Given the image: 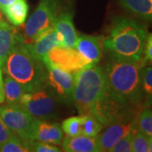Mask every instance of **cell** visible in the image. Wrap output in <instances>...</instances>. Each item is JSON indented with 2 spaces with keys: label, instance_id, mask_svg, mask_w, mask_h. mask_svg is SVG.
<instances>
[{
  "label": "cell",
  "instance_id": "cell-5",
  "mask_svg": "<svg viewBox=\"0 0 152 152\" xmlns=\"http://www.w3.org/2000/svg\"><path fill=\"white\" fill-rule=\"evenodd\" d=\"M69 0H40L25 26L26 42H31L41 33L53 27V22L63 11L71 9Z\"/></svg>",
  "mask_w": 152,
  "mask_h": 152
},
{
  "label": "cell",
  "instance_id": "cell-24",
  "mask_svg": "<svg viewBox=\"0 0 152 152\" xmlns=\"http://www.w3.org/2000/svg\"><path fill=\"white\" fill-rule=\"evenodd\" d=\"M132 148L134 152H149V136L134 128Z\"/></svg>",
  "mask_w": 152,
  "mask_h": 152
},
{
  "label": "cell",
  "instance_id": "cell-3",
  "mask_svg": "<svg viewBox=\"0 0 152 152\" xmlns=\"http://www.w3.org/2000/svg\"><path fill=\"white\" fill-rule=\"evenodd\" d=\"M145 66L144 58L134 61L110 55L105 68L112 91L136 108L142 106L141 72Z\"/></svg>",
  "mask_w": 152,
  "mask_h": 152
},
{
  "label": "cell",
  "instance_id": "cell-4",
  "mask_svg": "<svg viewBox=\"0 0 152 152\" xmlns=\"http://www.w3.org/2000/svg\"><path fill=\"white\" fill-rule=\"evenodd\" d=\"M109 90L105 69L92 64L75 74L73 103L80 115L91 113L93 107Z\"/></svg>",
  "mask_w": 152,
  "mask_h": 152
},
{
  "label": "cell",
  "instance_id": "cell-28",
  "mask_svg": "<svg viewBox=\"0 0 152 152\" xmlns=\"http://www.w3.org/2000/svg\"><path fill=\"white\" fill-rule=\"evenodd\" d=\"M15 135V134L11 130L0 118V145H4Z\"/></svg>",
  "mask_w": 152,
  "mask_h": 152
},
{
  "label": "cell",
  "instance_id": "cell-17",
  "mask_svg": "<svg viewBox=\"0 0 152 152\" xmlns=\"http://www.w3.org/2000/svg\"><path fill=\"white\" fill-rule=\"evenodd\" d=\"M2 11L12 25L20 26L26 20L29 5L26 0H17L3 9Z\"/></svg>",
  "mask_w": 152,
  "mask_h": 152
},
{
  "label": "cell",
  "instance_id": "cell-2",
  "mask_svg": "<svg viewBox=\"0 0 152 152\" xmlns=\"http://www.w3.org/2000/svg\"><path fill=\"white\" fill-rule=\"evenodd\" d=\"M1 68L6 75L19 82L26 91L47 86L46 66L42 60L33 54L20 35H18L16 43Z\"/></svg>",
  "mask_w": 152,
  "mask_h": 152
},
{
  "label": "cell",
  "instance_id": "cell-19",
  "mask_svg": "<svg viewBox=\"0 0 152 152\" xmlns=\"http://www.w3.org/2000/svg\"><path fill=\"white\" fill-rule=\"evenodd\" d=\"M4 91L8 105H20L21 96L26 92L19 82L8 75H6L4 80Z\"/></svg>",
  "mask_w": 152,
  "mask_h": 152
},
{
  "label": "cell",
  "instance_id": "cell-1",
  "mask_svg": "<svg viewBox=\"0 0 152 152\" xmlns=\"http://www.w3.org/2000/svg\"><path fill=\"white\" fill-rule=\"evenodd\" d=\"M148 37L146 26L127 17H116L103 38V47L110 55L123 58L141 61Z\"/></svg>",
  "mask_w": 152,
  "mask_h": 152
},
{
  "label": "cell",
  "instance_id": "cell-22",
  "mask_svg": "<svg viewBox=\"0 0 152 152\" xmlns=\"http://www.w3.org/2000/svg\"><path fill=\"white\" fill-rule=\"evenodd\" d=\"M31 140H22L18 135L14 136L10 139L4 145H0L1 152H31L30 146Z\"/></svg>",
  "mask_w": 152,
  "mask_h": 152
},
{
  "label": "cell",
  "instance_id": "cell-26",
  "mask_svg": "<svg viewBox=\"0 0 152 152\" xmlns=\"http://www.w3.org/2000/svg\"><path fill=\"white\" fill-rule=\"evenodd\" d=\"M134 130L129 132L126 135L122 137L114 145L111 149V152H131L133 151L132 143H133Z\"/></svg>",
  "mask_w": 152,
  "mask_h": 152
},
{
  "label": "cell",
  "instance_id": "cell-33",
  "mask_svg": "<svg viewBox=\"0 0 152 152\" xmlns=\"http://www.w3.org/2000/svg\"><path fill=\"white\" fill-rule=\"evenodd\" d=\"M149 151L152 152V135L149 136Z\"/></svg>",
  "mask_w": 152,
  "mask_h": 152
},
{
  "label": "cell",
  "instance_id": "cell-13",
  "mask_svg": "<svg viewBox=\"0 0 152 152\" xmlns=\"http://www.w3.org/2000/svg\"><path fill=\"white\" fill-rule=\"evenodd\" d=\"M103 38L102 37L88 35L78 37L75 48L85 58L90 60L93 64H96L100 62L102 56Z\"/></svg>",
  "mask_w": 152,
  "mask_h": 152
},
{
  "label": "cell",
  "instance_id": "cell-34",
  "mask_svg": "<svg viewBox=\"0 0 152 152\" xmlns=\"http://www.w3.org/2000/svg\"><path fill=\"white\" fill-rule=\"evenodd\" d=\"M3 20V17H2V13H1V10H0V22Z\"/></svg>",
  "mask_w": 152,
  "mask_h": 152
},
{
  "label": "cell",
  "instance_id": "cell-30",
  "mask_svg": "<svg viewBox=\"0 0 152 152\" xmlns=\"http://www.w3.org/2000/svg\"><path fill=\"white\" fill-rule=\"evenodd\" d=\"M15 1H17V0H0V10H2L3 9H4L5 7L13 4Z\"/></svg>",
  "mask_w": 152,
  "mask_h": 152
},
{
  "label": "cell",
  "instance_id": "cell-14",
  "mask_svg": "<svg viewBox=\"0 0 152 152\" xmlns=\"http://www.w3.org/2000/svg\"><path fill=\"white\" fill-rule=\"evenodd\" d=\"M73 15L74 12L71 8L63 11L53 22L54 29L64 37V47L75 48L76 41L78 39V35L74 26Z\"/></svg>",
  "mask_w": 152,
  "mask_h": 152
},
{
  "label": "cell",
  "instance_id": "cell-21",
  "mask_svg": "<svg viewBox=\"0 0 152 152\" xmlns=\"http://www.w3.org/2000/svg\"><path fill=\"white\" fill-rule=\"evenodd\" d=\"M80 117H81V134L88 137H96L103 129V125L92 114H83L80 115Z\"/></svg>",
  "mask_w": 152,
  "mask_h": 152
},
{
  "label": "cell",
  "instance_id": "cell-6",
  "mask_svg": "<svg viewBox=\"0 0 152 152\" xmlns=\"http://www.w3.org/2000/svg\"><path fill=\"white\" fill-rule=\"evenodd\" d=\"M58 99L48 86L26 91L21 96L20 105L33 117L47 119L57 116Z\"/></svg>",
  "mask_w": 152,
  "mask_h": 152
},
{
  "label": "cell",
  "instance_id": "cell-15",
  "mask_svg": "<svg viewBox=\"0 0 152 152\" xmlns=\"http://www.w3.org/2000/svg\"><path fill=\"white\" fill-rule=\"evenodd\" d=\"M61 144L66 152H98L96 137H88L84 134L67 136Z\"/></svg>",
  "mask_w": 152,
  "mask_h": 152
},
{
  "label": "cell",
  "instance_id": "cell-8",
  "mask_svg": "<svg viewBox=\"0 0 152 152\" xmlns=\"http://www.w3.org/2000/svg\"><path fill=\"white\" fill-rule=\"evenodd\" d=\"M0 118L11 130L22 140H31V133L36 119L20 105L0 107Z\"/></svg>",
  "mask_w": 152,
  "mask_h": 152
},
{
  "label": "cell",
  "instance_id": "cell-16",
  "mask_svg": "<svg viewBox=\"0 0 152 152\" xmlns=\"http://www.w3.org/2000/svg\"><path fill=\"white\" fill-rule=\"evenodd\" d=\"M16 28L5 21L0 22V66L15 45L18 38Z\"/></svg>",
  "mask_w": 152,
  "mask_h": 152
},
{
  "label": "cell",
  "instance_id": "cell-27",
  "mask_svg": "<svg viewBox=\"0 0 152 152\" xmlns=\"http://www.w3.org/2000/svg\"><path fill=\"white\" fill-rule=\"evenodd\" d=\"M30 146L31 151L34 152H60L58 147L53 145L52 144L46 143V142L37 141V140H31Z\"/></svg>",
  "mask_w": 152,
  "mask_h": 152
},
{
  "label": "cell",
  "instance_id": "cell-20",
  "mask_svg": "<svg viewBox=\"0 0 152 152\" xmlns=\"http://www.w3.org/2000/svg\"><path fill=\"white\" fill-rule=\"evenodd\" d=\"M141 91V107H152V65L142 69Z\"/></svg>",
  "mask_w": 152,
  "mask_h": 152
},
{
  "label": "cell",
  "instance_id": "cell-11",
  "mask_svg": "<svg viewBox=\"0 0 152 152\" xmlns=\"http://www.w3.org/2000/svg\"><path fill=\"white\" fill-rule=\"evenodd\" d=\"M63 140L64 131L58 124L50 123L45 119H35L31 133V140L61 145Z\"/></svg>",
  "mask_w": 152,
  "mask_h": 152
},
{
  "label": "cell",
  "instance_id": "cell-12",
  "mask_svg": "<svg viewBox=\"0 0 152 152\" xmlns=\"http://www.w3.org/2000/svg\"><path fill=\"white\" fill-rule=\"evenodd\" d=\"M27 43L33 54L42 60L44 57L48 53L49 51L53 48L58 46L64 47V42L63 36L58 32L54 27H52L41 33L31 42Z\"/></svg>",
  "mask_w": 152,
  "mask_h": 152
},
{
  "label": "cell",
  "instance_id": "cell-25",
  "mask_svg": "<svg viewBox=\"0 0 152 152\" xmlns=\"http://www.w3.org/2000/svg\"><path fill=\"white\" fill-rule=\"evenodd\" d=\"M62 129L67 136L81 134V117H71L65 119L62 124Z\"/></svg>",
  "mask_w": 152,
  "mask_h": 152
},
{
  "label": "cell",
  "instance_id": "cell-9",
  "mask_svg": "<svg viewBox=\"0 0 152 152\" xmlns=\"http://www.w3.org/2000/svg\"><path fill=\"white\" fill-rule=\"evenodd\" d=\"M47 69V86L61 102L73 103L75 90V74L44 63Z\"/></svg>",
  "mask_w": 152,
  "mask_h": 152
},
{
  "label": "cell",
  "instance_id": "cell-29",
  "mask_svg": "<svg viewBox=\"0 0 152 152\" xmlns=\"http://www.w3.org/2000/svg\"><path fill=\"white\" fill-rule=\"evenodd\" d=\"M144 61L152 64V33H151L146 40L145 52H144Z\"/></svg>",
  "mask_w": 152,
  "mask_h": 152
},
{
  "label": "cell",
  "instance_id": "cell-32",
  "mask_svg": "<svg viewBox=\"0 0 152 152\" xmlns=\"http://www.w3.org/2000/svg\"><path fill=\"white\" fill-rule=\"evenodd\" d=\"M0 86H4V80H3V74H2L1 66H0Z\"/></svg>",
  "mask_w": 152,
  "mask_h": 152
},
{
  "label": "cell",
  "instance_id": "cell-18",
  "mask_svg": "<svg viewBox=\"0 0 152 152\" xmlns=\"http://www.w3.org/2000/svg\"><path fill=\"white\" fill-rule=\"evenodd\" d=\"M118 2L131 14L152 22V0H118Z\"/></svg>",
  "mask_w": 152,
  "mask_h": 152
},
{
  "label": "cell",
  "instance_id": "cell-23",
  "mask_svg": "<svg viewBox=\"0 0 152 152\" xmlns=\"http://www.w3.org/2000/svg\"><path fill=\"white\" fill-rule=\"evenodd\" d=\"M136 128L148 136L152 135V108L145 107L136 117Z\"/></svg>",
  "mask_w": 152,
  "mask_h": 152
},
{
  "label": "cell",
  "instance_id": "cell-7",
  "mask_svg": "<svg viewBox=\"0 0 152 152\" xmlns=\"http://www.w3.org/2000/svg\"><path fill=\"white\" fill-rule=\"evenodd\" d=\"M43 63H49L71 74H75L88 66L92 65L86 58L81 55L75 48L63 46L55 47L42 58Z\"/></svg>",
  "mask_w": 152,
  "mask_h": 152
},
{
  "label": "cell",
  "instance_id": "cell-31",
  "mask_svg": "<svg viewBox=\"0 0 152 152\" xmlns=\"http://www.w3.org/2000/svg\"><path fill=\"white\" fill-rule=\"evenodd\" d=\"M4 101H5V97H4V86H0V103H3Z\"/></svg>",
  "mask_w": 152,
  "mask_h": 152
},
{
  "label": "cell",
  "instance_id": "cell-10",
  "mask_svg": "<svg viewBox=\"0 0 152 152\" xmlns=\"http://www.w3.org/2000/svg\"><path fill=\"white\" fill-rule=\"evenodd\" d=\"M136 117L114 122L107 126V129L103 132L99 133L96 136L98 152L110 151L122 137L134 130L136 127Z\"/></svg>",
  "mask_w": 152,
  "mask_h": 152
}]
</instances>
